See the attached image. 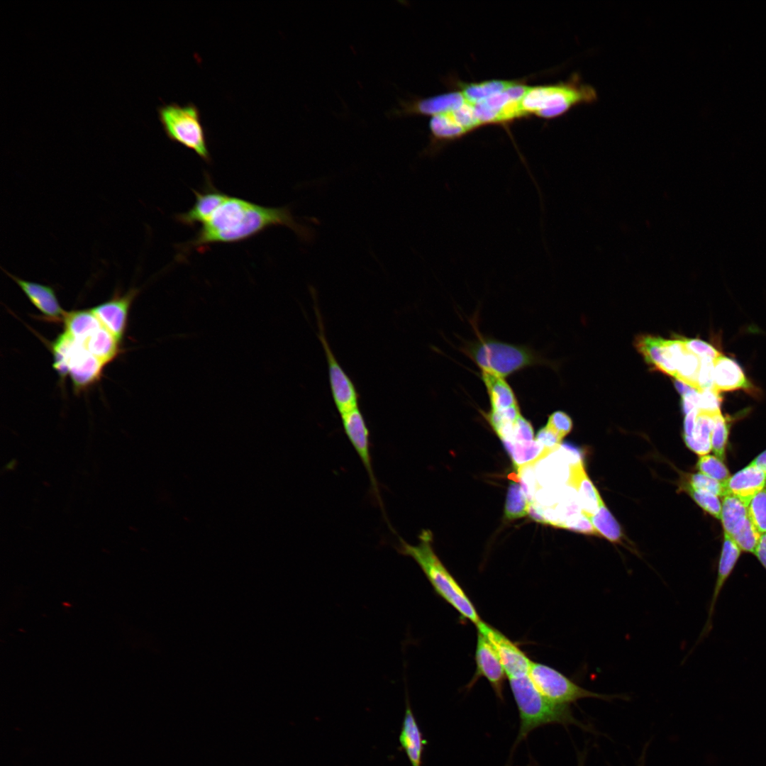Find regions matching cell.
Here are the masks:
<instances>
[{"label":"cell","instance_id":"obj_20","mask_svg":"<svg viewBox=\"0 0 766 766\" xmlns=\"http://www.w3.org/2000/svg\"><path fill=\"white\" fill-rule=\"evenodd\" d=\"M567 483L578 494L581 513L587 518L595 514L602 499L587 474L581 459L570 465Z\"/></svg>","mask_w":766,"mask_h":766},{"label":"cell","instance_id":"obj_44","mask_svg":"<svg viewBox=\"0 0 766 766\" xmlns=\"http://www.w3.org/2000/svg\"><path fill=\"white\" fill-rule=\"evenodd\" d=\"M697 383L699 391L714 389L713 360L707 358L701 359Z\"/></svg>","mask_w":766,"mask_h":766},{"label":"cell","instance_id":"obj_16","mask_svg":"<svg viewBox=\"0 0 766 766\" xmlns=\"http://www.w3.org/2000/svg\"><path fill=\"white\" fill-rule=\"evenodd\" d=\"M740 549L733 539L724 533L723 542L721 551L716 579L708 608V616L704 628L700 633L697 643L706 637L712 629V619L718 598L725 584L732 574L740 555Z\"/></svg>","mask_w":766,"mask_h":766},{"label":"cell","instance_id":"obj_6","mask_svg":"<svg viewBox=\"0 0 766 766\" xmlns=\"http://www.w3.org/2000/svg\"><path fill=\"white\" fill-rule=\"evenodd\" d=\"M157 110L163 131L172 142L194 151L205 162H211L200 111L194 104L182 106L172 102Z\"/></svg>","mask_w":766,"mask_h":766},{"label":"cell","instance_id":"obj_18","mask_svg":"<svg viewBox=\"0 0 766 766\" xmlns=\"http://www.w3.org/2000/svg\"><path fill=\"white\" fill-rule=\"evenodd\" d=\"M714 387L719 393L740 389L750 394L759 393L747 379L739 364L723 355L714 361Z\"/></svg>","mask_w":766,"mask_h":766},{"label":"cell","instance_id":"obj_42","mask_svg":"<svg viewBox=\"0 0 766 766\" xmlns=\"http://www.w3.org/2000/svg\"><path fill=\"white\" fill-rule=\"evenodd\" d=\"M545 426L551 428L562 439L571 431L572 421L565 412L556 411L549 416Z\"/></svg>","mask_w":766,"mask_h":766},{"label":"cell","instance_id":"obj_1","mask_svg":"<svg viewBox=\"0 0 766 766\" xmlns=\"http://www.w3.org/2000/svg\"><path fill=\"white\" fill-rule=\"evenodd\" d=\"M277 226L290 228L303 242H311L314 236L313 230L299 223L287 206L268 207L228 196L181 250L204 252L213 244L241 242Z\"/></svg>","mask_w":766,"mask_h":766},{"label":"cell","instance_id":"obj_46","mask_svg":"<svg viewBox=\"0 0 766 766\" xmlns=\"http://www.w3.org/2000/svg\"><path fill=\"white\" fill-rule=\"evenodd\" d=\"M699 392L694 389L687 394L682 395L681 406L684 414H687L693 409H697Z\"/></svg>","mask_w":766,"mask_h":766},{"label":"cell","instance_id":"obj_31","mask_svg":"<svg viewBox=\"0 0 766 766\" xmlns=\"http://www.w3.org/2000/svg\"><path fill=\"white\" fill-rule=\"evenodd\" d=\"M599 535L616 543L621 540L622 533L620 525L606 508L601 499L596 513L587 518Z\"/></svg>","mask_w":766,"mask_h":766},{"label":"cell","instance_id":"obj_33","mask_svg":"<svg viewBox=\"0 0 766 766\" xmlns=\"http://www.w3.org/2000/svg\"><path fill=\"white\" fill-rule=\"evenodd\" d=\"M760 535L749 517H748L729 536L740 550L754 553Z\"/></svg>","mask_w":766,"mask_h":766},{"label":"cell","instance_id":"obj_22","mask_svg":"<svg viewBox=\"0 0 766 766\" xmlns=\"http://www.w3.org/2000/svg\"><path fill=\"white\" fill-rule=\"evenodd\" d=\"M431 140L424 154L435 155L440 144L462 137L468 132L453 118L450 111L433 116L429 121Z\"/></svg>","mask_w":766,"mask_h":766},{"label":"cell","instance_id":"obj_39","mask_svg":"<svg viewBox=\"0 0 766 766\" xmlns=\"http://www.w3.org/2000/svg\"><path fill=\"white\" fill-rule=\"evenodd\" d=\"M450 113L455 120L467 132H470L481 126L476 116L474 105L468 102L465 103L458 109L451 111Z\"/></svg>","mask_w":766,"mask_h":766},{"label":"cell","instance_id":"obj_7","mask_svg":"<svg viewBox=\"0 0 766 766\" xmlns=\"http://www.w3.org/2000/svg\"><path fill=\"white\" fill-rule=\"evenodd\" d=\"M50 348L54 369L62 379L70 376L75 391L85 389L100 379L105 365L65 331Z\"/></svg>","mask_w":766,"mask_h":766},{"label":"cell","instance_id":"obj_9","mask_svg":"<svg viewBox=\"0 0 766 766\" xmlns=\"http://www.w3.org/2000/svg\"><path fill=\"white\" fill-rule=\"evenodd\" d=\"M318 325V337L323 348L328 366V380L332 398L339 414L359 406L360 395L350 377L336 359L326 336L323 318L317 304L313 288L310 289Z\"/></svg>","mask_w":766,"mask_h":766},{"label":"cell","instance_id":"obj_28","mask_svg":"<svg viewBox=\"0 0 766 766\" xmlns=\"http://www.w3.org/2000/svg\"><path fill=\"white\" fill-rule=\"evenodd\" d=\"M748 517L747 504L737 496L726 494L723 496L720 519L724 533H731Z\"/></svg>","mask_w":766,"mask_h":766},{"label":"cell","instance_id":"obj_41","mask_svg":"<svg viewBox=\"0 0 766 766\" xmlns=\"http://www.w3.org/2000/svg\"><path fill=\"white\" fill-rule=\"evenodd\" d=\"M686 348L699 358L715 361L722 354L711 344L697 338H683Z\"/></svg>","mask_w":766,"mask_h":766},{"label":"cell","instance_id":"obj_13","mask_svg":"<svg viewBox=\"0 0 766 766\" xmlns=\"http://www.w3.org/2000/svg\"><path fill=\"white\" fill-rule=\"evenodd\" d=\"M467 102L460 91L445 93L428 98L399 100L398 106L388 114L393 117L412 115L436 116L455 110Z\"/></svg>","mask_w":766,"mask_h":766},{"label":"cell","instance_id":"obj_24","mask_svg":"<svg viewBox=\"0 0 766 766\" xmlns=\"http://www.w3.org/2000/svg\"><path fill=\"white\" fill-rule=\"evenodd\" d=\"M481 376L488 394L490 410H502L518 405L516 396L505 378L485 372H481Z\"/></svg>","mask_w":766,"mask_h":766},{"label":"cell","instance_id":"obj_21","mask_svg":"<svg viewBox=\"0 0 766 766\" xmlns=\"http://www.w3.org/2000/svg\"><path fill=\"white\" fill-rule=\"evenodd\" d=\"M727 494H731L747 506L750 499L766 487V473L751 462L731 476L724 484Z\"/></svg>","mask_w":766,"mask_h":766},{"label":"cell","instance_id":"obj_47","mask_svg":"<svg viewBox=\"0 0 766 766\" xmlns=\"http://www.w3.org/2000/svg\"><path fill=\"white\" fill-rule=\"evenodd\" d=\"M699 413L697 409H693L687 414H686L684 421V432L683 437L691 436L696 423V419Z\"/></svg>","mask_w":766,"mask_h":766},{"label":"cell","instance_id":"obj_34","mask_svg":"<svg viewBox=\"0 0 766 766\" xmlns=\"http://www.w3.org/2000/svg\"><path fill=\"white\" fill-rule=\"evenodd\" d=\"M713 418L714 425L711 435V450L716 457L724 460L729 433V424L728 420L722 415L721 411L715 413Z\"/></svg>","mask_w":766,"mask_h":766},{"label":"cell","instance_id":"obj_45","mask_svg":"<svg viewBox=\"0 0 766 766\" xmlns=\"http://www.w3.org/2000/svg\"><path fill=\"white\" fill-rule=\"evenodd\" d=\"M535 439L550 453L555 452L560 446L562 440L547 426H543L538 431Z\"/></svg>","mask_w":766,"mask_h":766},{"label":"cell","instance_id":"obj_25","mask_svg":"<svg viewBox=\"0 0 766 766\" xmlns=\"http://www.w3.org/2000/svg\"><path fill=\"white\" fill-rule=\"evenodd\" d=\"M63 323L65 331L79 343L102 326L90 309L67 312Z\"/></svg>","mask_w":766,"mask_h":766},{"label":"cell","instance_id":"obj_3","mask_svg":"<svg viewBox=\"0 0 766 766\" xmlns=\"http://www.w3.org/2000/svg\"><path fill=\"white\" fill-rule=\"evenodd\" d=\"M508 679L520 718L518 733L512 751L539 727L553 723L580 726L569 705L557 704L545 697L534 686L528 674Z\"/></svg>","mask_w":766,"mask_h":766},{"label":"cell","instance_id":"obj_15","mask_svg":"<svg viewBox=\"0 0 766 766\" xmlns=\"http://www.w3.org/2000/svg\"><path fill=\"white\" fill-rule=\"evenodd\" d=\"M476 673L468 687H471L479 677L486 678L496 696L503 700V687L506 675L501 661L490 642L477 631L475 650Z\"/></svg>","mask_w":766,"mask_h":766},{"label":"cell","instance_id":"obj_48","mask_svg":"<svg viewBox=\"0 0 766 766\" xmlns=\"http://www.w3.org/2000/svg\"><path fill=\"white\" fill-rule=\"evenodd\" d=\"M754 554L766 570V533L760 535Z\"/></svg>","mask_w":766,"mask_h":766},{"label":"cell","instance_id":"obj_27","mask_svg":"<svg viewBox=\"0 0 766 766\" xmlns=\"http://www.w3.org/2000/svg\"><path fill=\"white\" fill-rule=\"evenodd\" d=\"M714 415L699 411L692 435L683 437L686 445L701 456L707 455L711 450V435Z\"/></svg>","mask_w":766,"mask_h":766},{"label":"cell","instance_id":"obj_51","mask_svg":"<svg viewBox=\"0 0 766 766\" xmlns=\"http://www.w3.org/2000/svg\"><path fill=\"white\" fill-rule=\"evenodd\" d=\"M578 766H584V755H580L578 759Z\"/></svg>","mask_w":766,"mask_h":766},{"label":"cell","instance_id":"obj_23","mask_svg":"<svg viewBox=\"0 0 766 766\" xmlns=\"http://www.w3.org/2000/svg\"><path fill=\"white\" fill-rule=\"evenodd\" d=\"M635 347L648 364L672 377L676 370L670 361L666 348V340L653 335H640L636 338Z\"/></svg>","mask_w":766,"mask_h":766},{"label":"cell","instance_id":"obj_2","mask_svg":"<svg viewBox=\"0 0 766 766\" xmlns=\"http://www.w3.org/2000/svg\"><path fill=\"white\" fill-rule=\"evenodd\" d=\"M396 550L402 555L411 557L418 565L435 593L453 607L461 617L475 626L482 621L464 589L435 553L431 531H422L419 535V542L414 545L399 538Z\"/></svg>","mask_w":766,"mask_h":766},{"label":"cell","instance_id":"obj_35","mask_svg":"<svg viewBox=\"0 0 766 766\" xmlns=\"http://www.w3.org/2000/svg\"><path fill=\"white\" fill-rule=\"evenodd\" d=\"M696 468L701 473L720 482L723 484L731 477L727 467L723 463V460L716 455L707 454L700 456L696 463Z\"/></svg>","mask_w":766,"mask_h":766},{"label":"cell","instance_id":"obj_4","mask_svg":"<svg viewBox=\"0 0 766 766\" xmlns=\"http://www.w3.org/2000/svg\"><path fill=\"white\" fill-rule=\"evenodd\" d=\"M598 100L596 90L582 81L578 74L566 82L529 87L521 105L526 115L533 113L543 118H553L571 109L589 105Z\"/></svg>","mask_w":766,"mask_h":766},{"label":"cell","instance_id":"obj_5","mask_svg":"<svg viewBox=\"0 0 766 766\" xmlns=\"http://www.w3.org/2000/svg\"><path fill=\"white\" fill-rule=\"evenodd\" d=\"M465 352L481 372L502 378L543 362L538 355L526 346L502 342L479 334L476 340L467 346Z\"/></svg>","mask_w":766,"mask_h":766},{"label":"cell","instance_id":"obj_8","mask_svg":"<svg viewBox=\"0 0 766 766\" xmlns=\"http://www.w3.org/2000/svg\"><path fill=\"white\" fill-rule=\"evenodd\" d=\"M528 675L536 689L550 701L569 705L584 698L611 700L619 695L599 694L582 688L557 670L532 661Z\"/></svg>","mask_w":766,"mask_h":766},{"label":"cell","instance_id":"obj_26","mask_svg":"<svg viewBox=\"0 0 766 766\" xmlns=\"http://www.w3.org/2000/svg\"><path fill=\"white\" fill-rule=\"evenodd\" d=\"M80 343L105 365L112 362L120 352V343L103 326Z\"/></svg>","mask_w":766,"mask_h":766},{"label":"cell","instance_id":"obj_12","mask_svg":"<svg viewBox=\"0 0 766 766\" xmlns=\"http://www.w3.org/2000/svg\"><path fill=\"white\" fill-rule=\"evenodd\" d=\"M138 289L131 288L126 293L116 290L112 297L90 309L102 326L120 343L126 333L128 315Z\"/></svg>","mask_w":766,"mask_h":766},{"label":"cell","instance_id":"obj_36","mask_svg":"<svg viewBox=\"0 0 766 766\" xmlns=\"http://www.w3.org/2000/svg\"><path fill=\"white\" fill-rule=\"evenodd\" d=\"M682 489L705 511L714 518L720 519L721 502L718 496L706 492L696 489L687 482L684 483Z\"/></svg>","mask_w":766,"mask_h":766},{"label":"cell","instance_id":"obj_10","mask_svg":"<svg viewBox=\"0 0 766 766\" xmlns=\"http://www.w3.org/2000/svg\"><path fill=\"white\" fill-rule=\"evenodd\" d=\"M340 416L344 432L367 472L374 495L384 512L378 482L372 468L370 430L365 417L359 406L340 414Z\"/></svg>","mask_w":766,"mask_h":766},{"label":"cell","instance_id":"obj_19","mask_svg":"<svg viewBox=\"0 0 766 766\" xmlns=\"http://www.w3.org/2000/svg\"><path fill=\"white\" fill-rule=\"evenodd\" d=\"M406 708L399 741L411 766H422L423 754L426 740L413 715L408 693H406Z\"/></svg>","mask_w":766,"mask_h":766},{"label":"cell","instance_id":"obj_38","mask_svg":"<svg viewBox=\"0 0 766 766\" xmlns=\"http://www.w3.org/2000/svg\"><path fill=\"white\" fill-rule=\"evenodd\" d=\"M687 482L696 489L706 492L717 496H723L727 494L724 484L701 472L690 474Z\"/></svg>","mask_w":766,"mask_h":766},{"label":"cell","instance_id":"obj_40","mask_svg":"<svg viewBox=\"0 0 766 766\" xmlns=\"http://www.w3.org/2000/svg\"><path fill=\"white\" fill-rule=\"evenodd\" d=\"M722 396L714 389L699 392L697 409L700 411L715 414L721 411Z\"/></svg>","mask_w":766,"mask_h":766},{"label":"cell","instance_id":"obj_49","mask_svg":"<svg viewBox=\"0 0 766 766\" xmlns=\"http://www.w3.org/2000/svg\"><path fill=\"white\" fill-rule=\"evenodd\" d=\"M751 463L766 473V450L759 454Z\"/></svg>","mask_w":766,"mask_h":766},{"label":"cell","instance_id":"obj_50","mask_svg":"<svg viewBox=\"0 0 766 766\" xmlns=\"http://www.w3.org/2000/svg\"><path fill=\"white\" fill-rule=\"evenodd\" d=\"M675 388L677 390V392L681 395H684V394H687V393H689V392H690L695 389L693 387H690L689 385H688V384H685V383H684V382H682L681 381H679L677 379H676L675 382Z\"/></svg>","mask_w":766,"mask_h":766},{"label":"cell","instance_id":"obj_17","mask_svg":"<svg viewBox=\"0 0 766 766\" xmlns=\"http://www.w3.org/2000/svg\"><path fill=\"white\" fill-rule=\"evenodd\" d=\"M1 269L47 319L53 322L63 323L67 311L60 305L55 292L52 287L23 279Z\"/></svg>","mask_w":766,"mask_h":766},{"label":"cell","instance_id":"obj_11","mask_svg":"<svg viewBox=\"0 0 766 766\" xmlns=\"http://www.w3.org/2000/svg\"><path fill=\"white\" fill-rule=\"evenodd\" d=\"M476 627L494 648L507 678L528 674L532 660L515 643L482 620Z\"/></svg>","mask_w":766,"mask_h":766},{"label":"cell","instance_id":"obj_30","mask_svg":"<svg viewBox=\"0 0 766 766\" xmlns=\"http://www.w3.org/2000/svg\"><path fill=\"white\" fill-rule=\"evenodd\" d=\"M530 501L522 487L517 481H511L509 485L504 516L506 519L514 520L528 514Z\"/></svg>","mask_w":766,"mask_h":766},{"label":"cell","instance_id":"obj_32","mask_svg":"<svg viewBox=\"0 0 766 766\" xmlns=\"http://www.w3.org/2000/svg\"><path fill=\"white\" fill-rule=\"evenodd\" d=\"M701 359L687 349L679 360L675 378L699 390L697 377Z\"/></svg>","mask_w":766,"mask_h":766},{"label":"cell","instance_id":"obj_37","mask_svg":"<svg viewBox=\"0 0 766 766\" xmlns=\"http://www.w3.org/2000/svg\"><path fill=\"white\" fill-rule=\"evenodd\" d=\"M748 517L760 534L766 533V487L749 501Z\"/></svg>","mask_w":766,"mask_h":766},{"label":"cell","instance_id":"obj_29","mask_svg":"<svg viewBox=\"0 0 766 766\" xmlns=\"http://www.w3.org/2000/svg\"><path fill=\"white\" fill-rule=\"evenodd\" d=\"M516 81L489 80L476 83L461 84V92L466 101L471 104H476L496 94L501 93L511 86Z\"/></svg>","mask_w":766,"mask_h":766},{"label":"cell","instance_id":"obj_43","mask_svg":"<svg viewBox=\"0 0 766 766\" xmlns=\"http://www.w3.org/2000/svg\"><path fill=\"white\" fill-rule=\"evenodd\" d=\"M561 528L585 534L599 535L590 521L581 512L568 517L563 522Z\"/></svg>","mask_w":766,"mask_h":766},{"label":"cell","instance_id":"obj_14","mask_svg":"<svg viewBox=\"0 0 766 766\" xmlns=\"http://www.w3.org/2000/svg\"><path fill=\"white\" fill-rule=\"evenodd\" d=\"M205 184L201 190L193 192L195 201L188 211L178 213L175 220L189 227L201 226L206 223L228 197V194L214 187L210 176L206 174Z\"/></svg>","mask_w":766,"mask_h":766}]
</instances>
